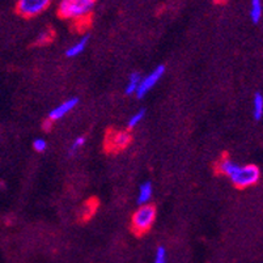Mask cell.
<instances>
[{
	"label": "cell",
	"mask_w": 263,
	"mask_h": 263,
	"mask_svg": "<svg viewBox=\"0 0 263 263\" xmlns=\"http://www.w3.org/2000/svg\"><path fill=\"white\" fill-rule=\"evenodd\" d=\"M219 173L228 177L236 187L246 189L255 185L260 178V171L255 165H238L233 160L224 157L217 164Z\"/></svg>",
	"instance_id": "1"
},
{
	"label": "cell",
	"mask_w": 263,
	"mask_h": 263,
	"mask_svg": "<svg viewBox=\"0 0 263 263\" xmlns=\"http://www.w3.org/2000/svg\"><path fill=\"white\" fill-rule=\"evenodd\" d=\"M96 2L97 0H62L58 7V15L78 25L87 23L95 9Z\"/></svg>",
	"instance_id": "2"
},
{
	"label": "cell",
	"mask_w": 263,
	"mask_h": 263,
	"mask_svg": "<svg viewBox=\"0 0 263 263\" xmlns=\"http://www.w3.org/2000/svg\"><path fill=\"white\" fill-rule=\"evenodd\" d=\"M156 220V209L152 204H143L133 215L131 227L136 234H144L152 228Z\"/></svg>",
	"instance_id": "3"
},
{
	"label": "cell",
	"mask_w": 263,
	"mask_h": 263,
	"mask_svg": "<svg viewBox=\"0 0 263 263\" xmlns=\"http://www.w3.org/2000/svg\"><path fill=\"white\" fill-rule=\"evenodd\" d=\"M52 0H17L16 11L25 18H32L41 15L50 7Z\"/></svg>",
	"instance_id": "4"
},
{
	"label": "cell",
	"mask_w": 263,
	"mask_h": 263,
	"mask_svg": "<svg viewBox=\"0 0 263 263\" xmlns=\"http://www.w3.org/2000/svg\"><path fill=\"white\" fill-rule=\"evenodd\" d=\"M164 72H165V66L160 64V66H157L156 68H155V70H152V72L148 73V75L144 76V78H142L139 88H138V90H136L135 93L136 97H138V99H143V97H145L147 93L149 92V90L157 84V83H159L160 79H161L162 75H164Z\"/></svg>",
	"instance_id": "5"
},
{
	"label": "cell",
	"mask_w": 263,
	"mask_h": 263,
	"mask_svg": "<svg viewBox=\"0 0 263 263\" xmlns=\"http://www.w3.org/2000/svg\"><path fill=\"white\" fill-rule=\"evenodd\" d=\"M131 142L128 131H110L106 138V147L110 151L123 149Z\"/></svg>",
	"instance_id": "6"
},
{
	"label": "cell",
	"mask_w": 263,
	"mask_h": 263,
	"mask_svg": "<svg viewBox=\"0 0 263 263\" xmlns=\"http://www.w3.org/2000/svg\"><path fill=\"white\" fill-rule=\"evenodd\" d=\"M78 104L79 99H76V97L66 100V101L62 102L61 105H58V106L54 107V109L50 111L49 121H59V119L64 118L67 114L70 113V111H72V110L78 106Z\"/></svg>",
	"instance_id": "7"
},
{
	"label": "cell",
	"mask_w": 263,
	"mask_h": 263,
	"mask_svg": "<svg viewBox=\"0 0 263 263\" xmlns=\"http://www.w3.org/2000/svg\"><path fill=\"white\" fill-rule=\"evenodd\" d=\"M88 41H89V34L84 35V37H81L78 42H75L73 45H71L66 51V57L67 58H76L80 54L84 52V50L87 49Z\"/></svg>",
	"instance_id": "8"
},
{
	"label": "cell",
	"mask_w": 263,
	"mask_h": 263,
	"mask_svg": "<svg viewBox=\"0 0 263 263\" xmlns=\"http://www.w3.org/2000/svg\"><path fill=\"white\" fill-rule=\"evenodd\" d=\"M152 194H154V186H152V182L149 181H145L140 185L139 187V194H138V203L140 205L148 204V202L152 198Z\"/></svg>",
	"instance_id": "9"
},
{
	"label": "cell",
	"mask_w": 263,
	"mask_h": 263,
	"mask_svg": "<svg viewBox=\"0 0 263 263\" xmlns=\"http://www.w3.org/2000/svg\"><path fill=\"white\" fill-rule=\"evenodd\" d=\"M263 15V2L262 0H252L250 3V18L254 24H258Z\"/></svg>",
	"instance_id": "10"
},
{
	"label": "cell",
	"mask_w": 263,
	"mask_h": 263,
	"mask_svg": "<svg viewBox=\"0 0 263 263\" xmlns=\"http://www.w3.org/2000/svg\"><path fill=\"white\" fill-rule=\"evenodd\" d=\"M140 81H142V75H140L139 72L131 73L130 78H128L127 84H126V89H124L126 95H128V96L135 95L136 90H138V88H139Z\"/></svg>",
	"instance_id": "11"
},
{
	"label": "cell",
	"mask_w": 263,
	"mask_h": 263,
	"mask_svg": "<svg viewBox=\"0 0 263 263\" xmlns=\"http://www.w3.org/2000/svg\"><path fill=\"white\" fill-rule=\"evenodd\" d=\"M253 114L255 121H260L263 117V95L260 92L255 93L253 101Z\"/></svg>",
	"instance_id": "12"
},
{
	"label": "cell",
	"mask_w": 263,
	"mask_h": 263,
	"mask_svg": "<svg viewBox=\"0 0 263 263\" xmlns=\"http://www.w3.org/2000/svg\"><path fill=\"white\" fill-rule=\"evenodd\" d=\"M145 117V110L144 109H140L139 111H136L135 114H133V116L130 117V119H128V123H127V127L130 128H135L138 124L142 123V121L144 119Z\"/></svg>",
	"instance_id": "13"
},
{
	"label": "cell",
	"mask_w": 263,
	"mask_h": 263,
	"mask_svg": "<svg viewBox=\"0 0 263 263\" xmlns=\"http://www.w3.org/2000/svg\"><path fill=\"white\" fill-rule=\"evenodd\" d=\"M52 38V32L51 30H44L37 35V40H35V44L37 45H46L49 44Z\"/></svg>",
	"instance_id": "14"
},
{
	"label": "cell",
	"mask_w": 263,
	"mask_h": 263,
	"mask_svg": "<svg viewBox=\"0 0 263 263\" xmlns=\"http://www.w3.org/2000/svg\"><path fill=\"white\" fill-rule=\"evenodd\" d=\"M154 263H168V255H166V250H165L164 246L157 248Z\"/></svg>",
	"instance_id": "15"
},
{
	"label": "cell",
	"mask_w": 263,
	"mask_h": 263,
	"mask_svg": "<svg viewBox=\"0 0 263 263\" xmlns=\"http://www.w3.org/2000/svg\"><path fill=\"white\" fill-rule=\"evenodd\" d=\"M84 144H85V138H84V136H78V138H76V139L72 142V144H71L70 154L73 155V154H75V152H78V151L80 149V148L84 147Z\"/></svg>",
	"instance_id": "16"
},
{
	"label": "cell",
	"mask_w": 263,
	"mask_h": 263,
	"mask_svg": "<svg viewBox=\"0 0 263 263\" xmlns=\"http://www.w3.org/2000/svg\"><path fill=\"white\" fill-rule=\"evenodd\" d=\"M33 148H34L37 152H45L47 149V142L42 138H37V139L33 142Z\"/></svg>",
	"instance_id": "17"
},
{
	"label": "cell",
	"mask_w": 263,
	"mask_h": 263,
	"mask_svg": "<svg viewBox=\"0 0 263 263\" xmlns=\"http://www.w3.org/2000/svg\"><path fill=\"white\" fill-rule=\"evenodd\" d=\"M216 2H219V3H223V2H226V0H216Z\"/></svg>",
	"instance_id": "18"
}]
</instances>
